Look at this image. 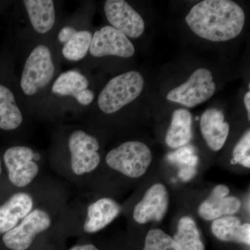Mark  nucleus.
<instances>
[{
	"instance_id": "obj_1",
	"label": "nucleus",
	"mask_w": 250,
	"mask_h": 250,
	"mask_svg": "<svg viewBox=\"0 0 250 250\" xmlns=\"http://www.w3.org/2000/svg\"><path fill=\"white\" fill-rule=\"evenodd\" d=\"M70 191L41 204L19 225L4 233L1 242L9 250H64L69 238L66 225Z\"/></svg>"
},
{
	"instance_id": "obj_2",
	"label": "nucleus",
	"mask_w": 250,
	"mask_h": 250,
	"mask_svg": "<svg viewBox=\"0 0 250 250\" xmlns=\"http://www.w3.org/2000/svg\"><path fill=\"white\" fill-rule=\"evenodd\" d=\"M186 22L199 37L223 42L241 34L246 15L241 6L231 0H204L190 9Z\"/></svg>"
},
{
	"instance_id": "obj_3",
	"label": "nucleus",
	"mask_w": 250,
	"mask_h": 250,
	"mask_svg": "<svg viewBox=\"0 0 250 250\" xmlns=\"http://www.w3.org/2000/svg\"><path fill=\"white\" fill-rule=\"evenodd\" d=\"M66 147V157L51 162L52 171L81 191L101 164L100 143L93 135L75 129L68 134Z\"/></svg>"
},
{
	"instance_id": "obj_4",
	"label": "nucleus",
	"mask_w": 250,
	"mask_h": 250,
	"mask_svg": "<svg viewBox=\"0 0 250 250\" xmlns=\"http://www.w3.org/2000/svg\"><path fill=\"white\" fill-rule=\"evenodd\" d=\"M121 206L108 197L88 201L83 192L70 196L67 205L66 225L69 237L82 238L106 228L121 214Z\"/></svg>"
},
{
	"instance_id": "obj_5",
	"label": "nucleus",
	"mask_w": 250,
	"mask_h": 250,
	"mask_svg": "<svg viewBox=\"0 0 250 250\" xmlns=\"http://www.w3.org/2000/svg\"><path fill=\"white\" fill-rule=\"evenodd\" d=\"M67 191L62 181L48 174L31 187L14 190L0 205V236L16 228L41 204Z\"/></svg>"
},
{
	"instance_id": "obj_6",
	"label": "nucleus",
	"mask_w": 250,
	"mask_h": 250,
	"mask_svg": "<svg viewBox=\"0 0 250 250\" xmlns=\"http://www.w3.org/2000/svg\"><path fill=\"white\" fill-rule=\"evenodd\" d=\"M1 160L8 181L14 190L31 187L46 174L40 153L29 146L18 145L7 148Z\"/></svg>"
},
{
	"instance_id": "obj_7",
	"label": "nucleus",
	"mask_w": 250,
	"mask_h": 250,
	"mask_svg": "<svg viewBox=\"0 0 250 250\" xmlns=\"http://www.w3.org/2000/svg\"><path fill=\"white\" fill-rule=\"evenodd\" d=\"M144 79L139 72L129 71L108 82L98 97V106L106 114H112L136 100L144 88Z\"/></svg>"
},
{
	"instance_id": "obj_8",
	"label": "nucleus",
	"mask_w": 250,
	"mask_h": 250,
	"mask_svg": "<svg viewBox=\"0 0 250 250\" xmlns=\"http://www.w3.org/2000/svg\"><path fill=\"white\" fill-rule=\"evenodd\" d=\"M152 161L149 148L140 141H127L106 154L108 167L129 178H139L146 173Z\"/></svg>"
},
{
	"instance_id": "obj_9",
	"label": "nucleus",
	"mask_w": 250,
	"mask_h": 250,
	"mask_svg": "<svg viewBox=\"0 0 250 250\" xmlns=\"http://www.w3.org/2000/svg\"><path fill=\"white\" fill-rule=\"evenodd\" d=\"M54 65L47 46L38 45L29 54L21 77V86L27 95H34L45 88L53 78Z\"/></svg>"
},
{
	"instance_id": "obj_10",
	"label": "nucleus",
	"mask_w": 250,
	"mask_h": 250,
	"mask_svg": "<svg viewBox=\"0 0 250 250\" xmlns=\"http://www.w3.org/2000/svg\"><path fill=\"white\" fill-rule=\"evenodd\" d=\"M215 92L211 72L208 69L200 68L192 74L187 82L170 90L167 99L192 108L209 100Z\"/></svg>"
},
{
	"instance_id": "obj_11",
	"label": "nucleus",
	"mask_w": 250,
	"mask_h": 250,
	"mask_svg": "<svg viewBox=\"0 0 250 250\" xmlns=\"http://www.w3.org/2000/svg\"><path fill=\"white\" fill-rule=\"evenodd\" d=\"M89 51L94 57L117 56L129 58L135 53L134 46L127 36L112 26H105L95 31Z\"/></svg>"
},
{
	"instance_id": "obj_12",
	"label": "nucleus",
	"mask_w": 250,
	"mask_h": 250,
	"mask_svg": "<svg viewBox=\"0 0 250 250\" xmlns=\"http://www.w3.org/2000/svg\"><path fill=\"white\" fill-rule=\"evenodd\" d=\"M104 12L112 27L131 39H138L145 31L143 18L124 0L105 1Z\"/></svg>"
},
{
	"instance_id": "obj_13",
	"label": "nucleus",
	"mask_w": 250,
	"mask_h": 250,
	"mask_svg": "<svg viewBox=\"0 0 250 250\" xmlns=\"http://www.w3.org/2000/svg\"><path fill=\"white\" fill-rule=\"evenodd\" d=\"M169 206L168 192L165 186L156 184L148 189L144 197L135 207L133 218L139 224L160 222Z\"/></svg>"
},
{
	"instance_id": "obj_14",
	"label": "nucleus",
	"mask_w": 250,
	"mask_h": 250,
	"mask_svg": "<svg viewBox=\"0 0 250 250\" xmlns=\"http://www.w3.org/2000/svg\"><path fill=\"white\" fill-rule=\"evenodd\" d=\"M229 192L227 186H216L199 207L200 216L206 220H215L223 215L237 213L241 208V201L236 197H228Z\"/></svg>"
},
{
	"instance_id": "obj_15",
	"label": "nucleus",
	"mask_w": 250,
	"mask_h": 250,
	"mask_svg": "<svg viewBox=\"0 0 250 250\" xmlns=\"http://www.w3.org/2000/svg\"><path fill=\"white\" fill-rule=\"evenodd\" d=\"M202 136L213 151L223 148L229 133V125L225 121L223 112L210 108L204 112L200 119Z\"/></svg>"
},
{
	"instance_id": "obj_16",
	"label": "nucleus",
	"mask_w": 250,
	"mask_h": 250,
	"mask_svg": "<svg viewBox=\"0 0 250 250\" xmlns=\"http://www.w3.org/2000/svg\"><path fill=\"white\" fill-rule=\"evenodd\" d=\"M211 231L220 241L250 245V225H242L238 217L226 216L213 220Z\"/></svg>"
},
{
	"instance_id": "obj_17",
	"label": "nucleus",
	"mask_w": 250,
	"mask_h": 250,
	"mask_svg": "<svg viewBox=\"0 0 250 250\" xmlns=\"http://www.w3.org/2000/svg\"><path fill=\"white\" fill-rule=\"evenodd\" d=\"M34 30L45 34L53 28L56 21L55 8L52 0H24L23 1Z\"/></svg>"
},
{
	"instance_id": "obj_18",
	"label": "nucleus",
	"mask_w": 250,
	"mask_h": 250,
	"mask_svg": "<svg viewBox=\"0 0 250 250\" xmlns=\"http://www.w3.org/2000/svg\"><path fill=\"white\" fill-rule=\"evenodd\" d=\"M192 115L187 109L176 110L166 136V143L169 147H184L192 139Z\"/></svg>"
},
{
	"instance_id": "obj_19",
	"label": "nucleus",
	"mask_w": 250,
	"mask_h": 250,
	"mask_svg": "<svg viewBox=\"0 0 250 250\" xmlns=\"http://www.w3.org/2000/svg\"><path fill=\"white\" fill-rule=\"evenodd\" d=\"M22 123V113L16 104L14 93L6 85L0 84V129L15 131Z\"/></svg>"
},
{
	"instance_id": "obj_20",
	"label": "nucleus",
	"mask_w": 250,
	"mask_h": 250,
	"mask_svg": "<svg viewBox=\"0 0 250 250\" xmlns=\"http://www.w3.org/2000/svg\"><path fill=\"white\" fill-rule=\"evenodd\" d=\"M173 239L181 250H205L196 223L190 217H183L179 220L177 232Z\"/></svg>"
},
{
	"instance_id": "obj_21",
	"label": "nucleus",
	"mask_w": 250,
	"mask_h": 250,
	"mask_svg": "<svg viewBox=\"0 0 250 250\" xmlns=\"http://www.w3.org/2000/svg\"><path fill=\"white\" fill-rule=\"evenodd\" d=\"M89 82L84 75L77 70H69L59 75L52 85L54 94L62 96H75L82 90L87 89Z\"/></svg>"
},
{
	"instance_id": "obj_22",
	"label": "nucleus",
	"mask_w": 250,
	"mask_h": 250,
	"mask_svg": "<svg viewBox=\"0 0 250 250\" xmlns=\"http://www.w3.org/2000/svg\"><path fill=\"white\" fill-rule=\"evenodd\" d=\"M92 38L93 35L90 31H77L73 37L64 44L62 55L67 60L72 62H78L84 58L89 50Z\"/></svg>"
},
{
	"instance_id": "obj_23",
	"label": "nucleus",
	"mask_w": 250,
	"mask_h": 250,
	"mask_svg": "<svg viewBox=\"0 0 250 250\" xmlns=\"http://www.w3.org/2000/svg\"><path fill=\"white\" fill-rule=\"evenodd\" d=\"M143 250H181L172 237L159 229H151L146 236Z\"/></svg>"
},
{
	"instance_id": "obj_24",
	"label": "nucleus",
	"mask_w": 250,
	"mask_h": 250,
	"mask_svg": "<svg viewBox=\"0 0 250 250\" xmlns=\"http://www.w3.org/2000/svg\"><path fill=\"white\" fill-rule=\"evenodd\" d=\"M167 159L172 164L181 166V169L195 168L199 160L195 148L191 146L178 148L175 152L167 154Z\"/></svg>"
},
{
	"instance_id": "obj_25",
	"label": "nucleus",
	"mask_w": 250,
	"mask_h": 250,
	"mask_svg": "<svg viewBox=\"0 0 250 250\" xmlns=\"http://www.w3.org/2000/svg\"><path fill=\"white\" fill-rule=\"evenodd\" d=\"M233 160L236 164L250 167V132L248 131L237 143L233 152Z\"/></svg>"
},
{
	"instance_id": "obj_26",
	"label": "nucleus",
	"mask_w": 250,
	"mask_h": 250,
	"mask_svg": "<svg viewBox=\"0 0 250 250\" xmlns=\"http://www.w3.org/2000/svg\"><path fill=\"white\" fill-rule=\"evenodd\" d=\"M94 97H95V95H94L93 91L87 88V89L82 90L80 93L77 94L75 98L80 104L87 106L93 102Z\"/></svg>"
},
{
	"instance_id": "obj_27",
	"label": "nucleus",
	"mask_w": 250,
	"mask_h": 250,
	"mask_svg": "<svg viewBox=\"0 0 250 250\" xmlns=\"http://www.w3.org/2000/svg\"><path fill=\"white\" fill-rule=\"evenodd\" d=\"M77 31L76 29L72 27H69V26L64 27L59 31L58 35L59 41L62 43H66L76 34Z\"/></svg>"
},
{
	"instance_id": "obj_28",
	"label": "nucleus",
	"mask_w": 250,
	"mask_h": 250,
	"mask_svg": "<svg viewBox=\"0 0 250 250\" xmlns=\"http://www.w3.org/2000/svg\"><path fill=\"white\" fill-rule=\"evenodd\" d=\"M196 173L195 168H182L179 170V177L184 182H189L195 177Z\"/></svg>"
},
{
	"instance_id": "obj_29",
	"label": "nucleus",
	"mask_w": 250,
	"mask_h": 250,
	"mask_svg": "<svg viewBox=\"0 0 250 250\" xmlns=\"http://www.w3.org/2000/svg\"><path fill=\"white\" fill-rule=\"evenodd\" d=\"M244 103L246 104L247 111H248V118L250 119V93L248 92L244 97Z\"/></svg>"
},
{
	"instance_id": "obj_30",
	"label": "nucleus",
	"mask_w": 250,
	"mask_h": 250,
	"mask_svg": "<svg viewBox=\"0 0 250 250\" xmlns=\"http://www.w3.org/2000/svg\"><path fill=\"white\" fill-rule=\"evenodd\" d=\"M2 160H1V156H0V177H1V174H2L3 168H2Z\"/></svg>"
}]
</instances>
